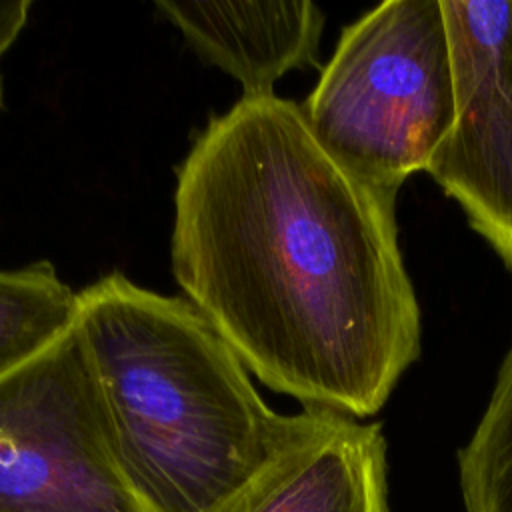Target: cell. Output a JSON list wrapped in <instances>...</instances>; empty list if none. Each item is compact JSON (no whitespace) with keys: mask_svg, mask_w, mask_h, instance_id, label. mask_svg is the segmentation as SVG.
<instances>
[{"mask_svg":"<svg viewBox=\"0 0 512 512\" xmlns=\"http://www.w3.org/2000/svg\"><path fill=\"white\" fill-rule=\"evenodd\" d=\"M300 108L340 164L398 194L456 118L442 0H388L346 26Z\"/></svg>","mask_w":512,"mask_h":512,"instance_id":"3957f363","label":"cell"},{"mask_svg":"<svg viewBox=\"0 0 512 512\" xmlns=\"http://www.w3.org/2000/svg\"><path fill=\"white\" fill-rule=\"evenodd\" d=\"M78 322V292L38 260L0 268V378L34 360Z\"/></svg>","mask_w":512,"mask_h":512,"instance_id":"ba28073f","label":"cell"},{"mask_svg":"<svg viewBox=\"0 0 512 512\" xmlns=\"http://www.w3.org/2000/svg\"><path fill=\"white\" fill-rule=\"evenodd\" d=\"M456 118L426 172L512 274V0H442Z\"/></svg>","mask_w":512,"mask_h":512,"instance_id":"5b68a950","label":"cell"},{"mask_svg":"<svg viewBox=\"0 0 512 512\" xmlns=\"http://www.w3.org/2000/svg\"><path fill=\"white\" fill-rule=\"evenodd\" d=\"M32 0H0V60L28 22ZM4 108V78L0 72V110Z\"/></svg>","mask_w":512,"mask_h":512,"instance_id":"30bf717a","label":"cell"},{"mask_svg":"<svg viewBox=\"0 0 512 512\" xmlns=\"http://www.w3.org/2000/svg\"><path fill=\"white\" fill-rule=\"evenodd\" d=\"M0 512H146L76 332L0 378Z\"/></svg>","mask_w":512,"mask_h":512,"instance_id":"277c9868","label":"cell"},{"mask_svg":"<svg viewBox=\"0 0 512 512\" xmlns=\"http://www.w3.org/2000/svg\"><path fill=\"white\" fill-rule=\"evenodd\" d=\"M76 332L116 460L146 512H224L316 416L274 412L186 298L122 272L78 292Z\"/></svg>","mask_w":512,"mask_h":512,"instance_id":"7a4b0ae2","label":"cell"},{"mask_svg":"<svg viewBox=\"0 0 512 512\" xmlns=\"http://www.w3.org/2000/svg\"><path fill=\"white\" fill-rule=\"evenodd\" d=\"M224 512H390L382 426L316 408L308 430Z\"/></svg>","mask_w":512,"mask_h":512,"instance_id":"8992f818","label":"cell"},{"mask_svg":"<svg viewBox=\"0 0 512 512\" xmlns=\"http://www.w3.org/2000/svg\"><path fill=\"white\" fill-rule=\"evenodd\" d=\"M172 272L268 388L376 414L420 354L396 194L340 164L300 104L240 98L176 170Z\"/></svg>","mask_w":512,"mask_h":512,"instance_id":"6da1fadb","label":"cell"},{"mask_svg":"<svg viewBox=\"0 0 512 512\" xmlns=\"http://www.w3.org/2000/svg\"><path fill=\"white\" fill-rule=\"evenodd\" d=\"M154 10L200 60L232 76L242 98L274 96L284 74L314 66L326 22L308 0H156Z\"/></svg>","mask_w":512,"mask_h":512,"instance_id":"52a82bcc","label":"cell"},{"mask_svg":"<svg viewBox=\"0 0 512 512\" xmlns=\"http://www.w3.org/2000/svg\"><path fill=\"white\" fill-rule=\"evenodd\" d=\"M458 484L464 512H512V346L480 422L458 452Z\"/></svg>","mask_w":512,"mask_h":512,"instance_id":"9c48e42d","label":"cell"}]
</instances>
